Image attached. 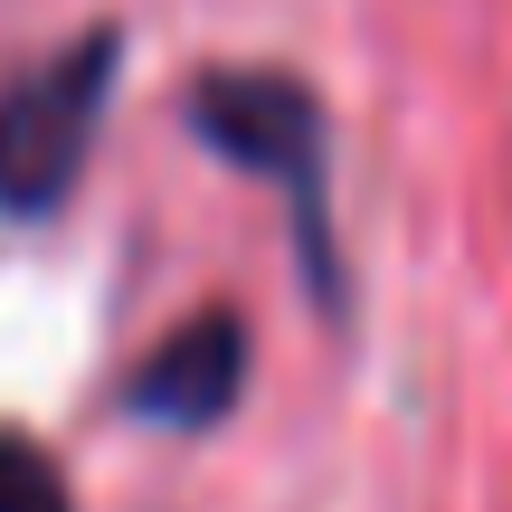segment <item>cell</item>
Instances as JSON below:
<instances>
[{"instance_id": "6da1fadb", "label": "cell", "mask_w": 512, "mask_h": 512, "mask_svg": "<svg viewBox=\"0 0 512 512\" xmlns=\"http://www.w3.org/2000/svg\"><path fill=\"white\" fill-rule=\"evenodd\" d=\"M190 133L285 200L294 266H304L313 304L342 313L351 285H342V247H332V124H323V95L285 67H209L190 86Z\"/></svg>"}, {"instance_id": "7a4b0ae2", "label": "cell", "mask_w": 512, "mask_h": 512, "mask_svg": "<svg viewBox=\"0 0 512 512\" xmlns=\"http://www.w3.org/2000/svg\"><path fill=\"white\" fill-rule=\"evenodd\" d=\"M114 76H124V38L86 29L76 48L38 57L29 76L0 86V219H48L76 190L95 133H105Z\"/></svg>"}, {"instance_id": "3957f363", "label": "cell", "mask_w": 512, "mask_h": 512, "mask_svg": "<svg viewBox=\"0 0 512 512\" xmlns=\"http://www.w3.org/2000/svg\"><path fill=\"white\" fill-rule=\"evenodd\" d=\"M238 389H247V332H238V313H200V323H181L124 380V408L143 427H219L228 408H238Z\"/></svg>"}, {"instance_id": "277c9868", "label": "cell", "mask_w": 512, "mask_h": 512, "mask_svg": "<svg viewBox=\"0 0 512 512\" xmlns=\"http://www.w3.org/2000/svg\"><path fill=\"white\" fill-rule=\"evenodd\" d=\"M0 512H76L57 456L29 446V437H10V427H0Z\"/></svg>"}]
</instances>
